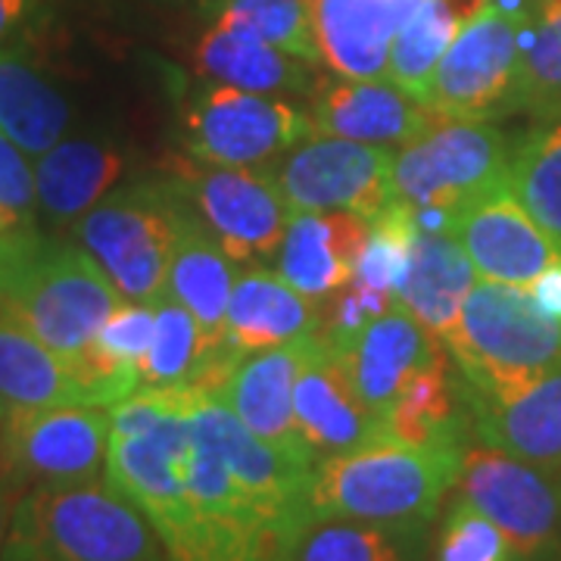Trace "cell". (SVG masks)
I'll use <instances>...</instances> for the list:
<instances>
[{
    "label": "cell",
    "mask_w": 561,
    "mask_h": 561,
    "mask_svg": "<svg viewBox=\"0 0 561 561\" xmlns=\"http://www.w3.org/2000/svg\"><path fill=\"white\" fill-rule=\"evenodd\" d=\"M468 446H412L378 437L316 461L306 518L427 527L459 483Z\"/></svg>",
    "instance_id": "6da1fadb"
},
{
    "label": "cell",
    "mask_w": 561,
    "mask_h": 561,
    "mask_svg": "<svg viewBox=\"0 0 561 561\" xmlns=\"http://www.w3.org/2000/svg\"><path fill=\"white\" fill-rule=\"evenodd\" d=\"M201 397L191 387H138L110 405L106 483L150 522L162 549L191 522L187 474Z\"/></svg>",
    "instance_id": "7a4b0ae2"
},
{
    "label": "cell",
    "mask_w": 561,
    "mask_h": 561,
    "mask_svg": "<svg viewBox=\"0 0 561 561\" xmlns=\"http://www.w3.org/2000/svg\"><path fill=\"white\" fill-rule=\"evenodd\" d=\"M122 306V294L98 260L35 228L0 238V316L76 359Z\"/></svg>",
    "instance_id": "3957f363"
},
{
    "label": "cell",
    "mask_w": 561,
    "mask_h": 561,
    "mask_svg": "<svg viewBox=\"0 0 561 561\" xmlns=\"http://www.w3.org/2000/svg\"><path fill=\"white\" fill-rule=\"evenodd\" d=\"M0 561H169L162 540L106 481L25 490Z\"/></svg>",
    "instance_id": "277c9868"
},
{
    "label": "cell",
    "mask_w": 561,
    "mask_h": 561,
    "mask_svg": "<svg viewBox=\"0 0 561 561\" xmlns=\"http://www.w3.org/2000/svg\"><path fill=\"white\" fill-rule=\"evenodd\" d=\"M459 365L468 405L505 402L561 365V321L524 287L478 280L443 343Z\"/></svg>",
    "instance_id": "5b68a950"
},
{
    "label": "cell",
    "mask_w": 561,
    "mask_h": 561,
    "mask_svg": "<svg viewBox=\"0 0 561 561\" xmlns=\"http://www.w3.org/2000/svg\"><path fill=\"white\" fill-rule=\"evenodd\" d=\"M194 206L172 175L131 181L91 206L72 231L125 300L153 302L165 294L169 260Z\"/></svg>",
    "instance_id": "8992f818"
},
{
    "label": "cell",
    "mask_w": 561,
    "mask_h": 561,
    "mask_svg": "<svg viewBox=\"0 0 561 561\" xmlns=\"http://www.w3.org/2000/svg\"><path fill=\"white\" fill-rule=\"evenodd\" d=\"M508 144L486 122L440 119L393 157L397 203L419 228H449L468 206L508 181Z\"/></svg>",
    "instance_id": "52a82bcc"
},
{
    "label": "cell",
    "mask_w": 561,
    "mask_h": 561,
    "mask_svg": "<svg viewBox=\"0 0 561 561\" xmlns=\"http://www.w3.org/2000/svg\"><path fill=\"white\" fill-rule=\"evenodd\" d=\"M527 16L522 0H486L443 54L424 106L440 119L486 122L502 113L518 72Z\"/></svg>",
    "instance_id": "ba28073f"
},
{
    "label": "cell",
    "mask_w": 561,
    "mask_h": 561,
    "mask_svg": "<svg viewBox=\"0 0 561 561\" xmlns=\"http://www.w3.org/2000/svg\"><path fill=\"white\" fill-rule=\"evenodd\" d=\"M169 175L179 181L197 219L216 234L221 250L238 265H256L278 256L294 213L268 169L213 165L194 157H175L169 162Z\"/></svg>",
    "instance_id": "9c48e42d"
},
{
    "label": "cell",
    "mask_w": 561,
    "mask_h": 561,
    "mask_svg": "<svg viewBox=\"0 0 561 561\" xmlns=\"http://www.w3.org/2000/svg\"><path fill=\"white\" fill-rule=\"evenodd\" d=\"M0 446L10 481L20 493L101 481L110 446V409L91 402L7 409Z\"/></svg>",
    "instance_id": "30bf717a"
},
{
    "label": "cell",
    "mask_w": 561,
    "mask_h": 561,
    "mask_svg": "<svg viewBox=\"0 0 561 561\" xmlns=\"http://www.w3.org/2000/svg\"><path fill=\"white\" fill-rule=\"evenodd\" d=\"M459 493L508 537L515 559L561 552V474L508 456L496 446H468Z\"/></svg>",
    "instance_id": "8fae6325"
},
{
    "label": "cell",
    "mask_w": 561,
    "mask_h": 561,
    "mask_svg": "<svg viewBox=\"0 0 561 561\" xmlns=\"http://www.w3.org/2000/svg\"><path fill=\"white\" fill-rule=\"evenodd\" d=\"M290 213L346 209L375 221L397 203L393 153L381 144L309 138L268 169Z\"/></svg>",
    "instance_id": "7c38bea8"
},
{
    "label": "cell",
    "mask_w": 561,
    "mask_h": 561,
    "mask_svg": "<svg viewBox=\"0 0 561 561\" xmlns=\"http://www.w3.org/2000/svg\"><path fill=\"white\" fill-rule=\"evenodd\" d=\"M309 113L290 103L216 84L184 110L187 157L213 165H256L312 138Z\"/></svg>",
    "instance_id": "4fadbf2b"
},
{
    "label": "cell",
    "mask_w": 561,
    "mask_h": 561,
    "mask_svg": "<svg viewBox=\"0 0 561 561\" xmlns=\"http://www.w3.org/2000/svg\"><path fill=\"white\" fill-rule=\"evenodd\" d=\"M321 337L343 362L359 400L381 419H387L405 383L434 362L446 359L443 343L402 309L368 319L356 331L321 328Z\"/></svg>",
    "instance_id": "5bb4252c"
},
{
    "label": "cell",
    "mask_w": 561,
    "mask_h": 561,
    "mask_svg": "<svg viewBox=\"0 0 561 561\" xmlns=\"http://www.w3.org/2000/svg\"><path fill=\"white\" fill-rule=\"evenodd\" d=\"M449 231L483 280L530 287L546 268L561 262V243L524 209L512 181L468 206L453 219Z\"/></svg>",
    "instance_id": "9a60e30c"
},
{
    "label": "cell",
    "mask_w": 561,
    "mask_h": 561,
    "mask_svg": "<svg viewBox=\"0 0 561 561\" xmlns=\"http://www.w3.org/2000/svg\"><path fill=\"white\" fill-rule=\"evenodd\" d=\"M319 350V334H302L294 341L260 350L256 356L241 359L228 381L219 390V397L247 431H253L262 443L275 446L278 453L290 459L316 465L309 446L302 443L297 415H294V387L302 368Z\"/></svg>",
    "instance_id": "2e32d148"
},
{
    "label": "cell",
    "mask_w": 561,
    "mask_h": 561,
    "mask_svg": "<svg viewBox=\"0 0 561 561\" xmlns=\"http://www.w3.org/2000/svg\"><path fill=\"white\" fill-rule=\"evenodd\" d=\"M309 119L319 135L362 140V144H412L440 116L424 103L409 98L393 81L321 79L309 91Z\"/></svg>",
    "instance_id": "e0dca14e"
},
{
    "label": "cell",
    "mask_w": 561,
    "mask_h": 561,
    "mask_svg": "<svg viewBox=\"0 0 561 561\" xmlns=\"http://www.w3.org/2000/svg\"><path fill=\"white\" fill-rule=\"evenodd\" d=\"M294 415L316 461L387 437L383 419L359 400L343 362L321 334L316 356L294 387Z\"/></svg>",
    "instance_id": "ac0fdd59"
},
{
    "label": "cell",
    "mask_w": 561,
    "mask_h": 561,
    "mask_svg": "<svg viewBox=\"0 0 561 561\" xmlns=\"http://www.w3.org/2000/svg\"><path fill=\"white\" fill-rule=\"evenodd\" d=\"M474 287V265L449 228L412 231L409 260L393 290V306L419 321L440 343L453 334L461 302Z\"/></svg>",
    "instance_id": "d6986e66"
},
{
    "label": "cell",
    "mask_w": 561,
    "mask_h": 561,
    "mask_svg": "<svg viewBox=\"0 0 561 561\" xmlns=\"http://www.w3.org/2000/svg\"><path fill=\"white\" fill-rule=\"evenodd\" d=\"M368 241V219L346 209L294 213L278 250V275L294 290L321 300L353 280L362 247Z\"/></svg>",
    "instance_id": "ffe728a7"
},
{
    "label": "cell",
    "mask_w": 561,
    "mask_h": 561,
    "mask_svg": "<svg viewBox=\"0 0 561 561\" xmlns=\"http://www.w3.org/2000/svg\"><path fill=\"white\" fill-rule=\"evenodd\" d=\"M319 57L343 79L387 81L393 0H309Z\"/></svg>",
    "instance_id": "44dd1931"
},
{
    "label": "cell",
    "mask_w": 561,
    "mask_h": 561,
    "mask_svg": "<svg viewBox=\"0 0 561 561\" xmlns=\"http://www.w3.org/2000/svg\"><path fill=\"white\" fill-rule=\"evenodd\" d=\"M468 409L478 440L561 474V365L512 400Z\"/></svg>",
    "instance_id": "7402d4cb"
},
{
    "label": "cell",
    "mask_w": 561,
    "mask_h": 561,
    "mask_svg": "<svg viewBox=\"0 0 561 561\" xmlns=\"http://www.w3.org/2000/svg\"><path fill=\"white\" fill-rule=\"evenodd\" d=\"M234 265L238 262L221 250L216 234L194 213L172 250L165 290L197 319L209 346L228 341V302L238 280Z\"/></svg>",
    "instance_id": "603a6c76"
},
{
    "label": "cell",
    "mask_w": 561,
    "mask_h": 561,
    "mask_svg": "<svg viewBox=\"0 0 561 561\" xmlns=\"http://www.w3.org/2000/svg\"><path fill=\"white\" fill-rule=\"evenodd\" d=\"M324 321L312 297L294 290L280 275L247 272L234 280L228 302V341L241 353H260L319 331Z\"/></svg>",
    "instance_id": "cb8c5ba5"
},
{
    "label": "cell",
    "mask_w": 561,
    "mask_h": 561,
    "mask_svg": "<svg viewBox=\"0 0 561 561\" xmlns=\"http://www.w3.org/2000/svg\"><path fill=\"white\" fill-rule=\"evenodd\" d=\"M122 172L119 150L98 140H60L35 165L38 206L57 221L81 219L116 187Z\"/></svg>",
    "instance_id": "d4e9b609"
},
{
    "label": "cell",
    "mask_w": 561,
    "mask_h": 561,
    "mask_svg": "<svg viewBox=\"0 0 561 561\" xmlns=\"http://www.w3.org/2000/svg\"><path fill=\"white\" fill-rule=\"evenodd\" d=\"M0 402L7 409L81 402L72 359L7 316H0Z\"/></svg>",
    "instance_id": "484cf974"
},
{
    "label": "cell",
    "mask_w": 561,
    "mask_h": 561,
    "mask_svg": "<svg viewBox=\"0 0 561 561\" xmlns=\"http://www.w3.org/2000/svg\"><path fill=\"white\" fill-rule=\"evenodd\" d=\"M197 72L219 84H231L253 94H278V91H312L309 62L294 60L278 47L253 38L247 32L209 28L197 44Z\"/></svg>",
    "instance_id": "4316f807"
},
{
    "label": "cell",
    "mask_w": 561,
    "mask_h": 561,
    "mask_svg": "<svg viewBox=\"0 0 561 561\" xmlns=\"http://www.w3.org/2000/svg\"><path fill=\"white\" fill-rule=\"evenodd\" d=\"M66 122L69 106L57 88L13 47H0V131L28 157H44L62 140Z\"/></svg>",
    "instance_id": "83f0119b"
},
{
    "label": "cell",
    "mask_w": 561,
    "mask_h": 561,
    "mask_svg": "<svg viewBox=\"0 0 561 561\" xmlns=\"http://www.w3.org/2000/svg\"><path fill=\"white\" fill-rule=\"evenodd\" d=\"M483 7L486 0H427L419 16L390 44L387 81H393L409 98L424 103L443 54L456 41L461 25L478 16Z\"/></svg>",
    "instance_id": "f1b7e54d"
},
{
    "label": "cell",
    "mask_w": 561,
    "mask_h": 561,
    "mask_svg": "<svg viewBox=\"0 0 561 561\" xmlns=\"http://www.w3.org/2000/svg\"><path fill=\"white\" fill-rule=\"evenodd\" d=\"M561 110V0H540L522 32L512 94L502 113L552 116Z\"/></svg>",
    "instance_id": "f546056e"
},
{
    "label": "cell",
    "mask_w": 561,
    "mask_h": 561,
    "mask_svg": "<svg viewBox=\"0 0 561 561\" xmlns=\"http://www.w3.org/2000/svg\"><path fill=\"white\" fill-rule=\"evenodd\" d=\"M427 527L365 522H312L294 540L287 561H419Z\"/></svg>",
    "instance_id": "4dcf8cb0"
},
{
    "label": "cell",
    "mask_w": 561,
    "mask_h": 561,
    "mask_svg": "<svg viewBox=\"0 0 561 561\" xmlns=\"http://www.w3.org/2000/svg\"><path fill=\"white\" fill-rule=\"evenodd\" d=\"M508 181L524 209L561 243V110L542 116L515 147Z\"/></svg>",
    "instance_id": "1f68e13d"
},
{
    "label": "cell",
    "mask_w": 561,
    "mask_h": 561,
    "mask_svg": "<svg viewBox=\"0 0 561 561\" xmlns=\"http://www.w3.org/2000/svg\"><path fill=\"white\" fill-rule=\"evenodd\" d=\"M219 28L247 32L302 62L319 60L309 0H206Z\"/></svg>",
    "instance_id": "d6a6232c"
},
{
    "label": "cell",
    "mask_w": 561,
    "mask_h": 561,
    "mask_svg": "<svg viewBox=\"0 0 561 561\" xmlns=\"http://www.w3.org/2000/svg\"><path fill=\"white\" fill-rule=\"evenodd\" d=\"M434 561H518L508 537L496 524L459 496L443 522Z\"/></svg>",
    "instance_id": "836d02e7"
},
{
    "label": "cell",
    "mask_w": 561,
    "mask_h": 561,
    "mask_svg": "<svg viewBox=\"0 0 561 561\" xmlns=\"http://www.w3.org/2000/svg\"><path fill=\"white\" fill-rule=\"evenodd\" d=\"M0 213L16 221V228L28 231L38 213V184L35 169L13 140L0 131Z\"/></svg>",
    "instance_id": "e575fe53"
},
{
    "label": "cell",
    "mask_w": 561,
    "mask_h": 561,
    "mask_svg": "<svg viewBox=\"0 0 561 561\" xmlns=\"http://www.w3.org/2000/svg\"><path fill=\"white\" fill-rule=\"evenodd\" d=\"M41 7L44 0H0V47H10V41L32 25Z\"/></svg>",
    "instance_id": "d590c367"
},
{
    "label": "cell",
    "mask_w": 561,
    "mask_h": 561,
    "mask_svg": "<svg viewBox=\"0 0 561 561\" xmlns=\"http://www.w3.org/2000/svg\"><path fill=\"white\" fill-rule=\"evenodd\" d=\"M530 294V300L540 306V312H546L549 319L561 321V262L546 268L540 278L534 280L530 287H524Z\"/></svg>",
    "instance_id": "8d00e7d4"
},
{
    "label": "cell",
    "mask_w": 561,
    "mask_h": 561,
    "mask_svg": "<svg viewBox=\"0 0 561 561\" xmlns=\"http://www.w3.org/2000/svg\"><path fill=\"white\" fill-rule=\"evenodd\" d=\"M20 490L13 486H0V549H3V540H7V527H10V515H13V505L20 500Z\"/></svg>",
    "instance_id": "74e56055"
},
{
    "label": "cell",
    "mask_w": 561,
    "mask_h": 561,
    "mask_svg": "<svg viewBox=\"0 0 561 561\" xmlns=\"http://www.w3.org/2000/svg\"><path fill=\"white\" fill-rule=\"evenodd\" d=\"M10 231H22V228H16V221L10 219L7 213H0V238H3V234H10Z\"/></svg>",
    "instance_id": "f35d334b"
},
{
    "label": "cell",
    "mask_w": 561,
    "mask_h": 561,
    "mask_svg": "<svg viewBox=\"0 0 561 561\" xmlns=\"http://www.w3.org/2000/svg\"><path fill=\"white\" fill-rule=\"evenodd\" d=\"M3 419H7V405L0 402V427H3Z\"/></svg>",
    "instance_id": "ab89813d"
}]
</instances>
